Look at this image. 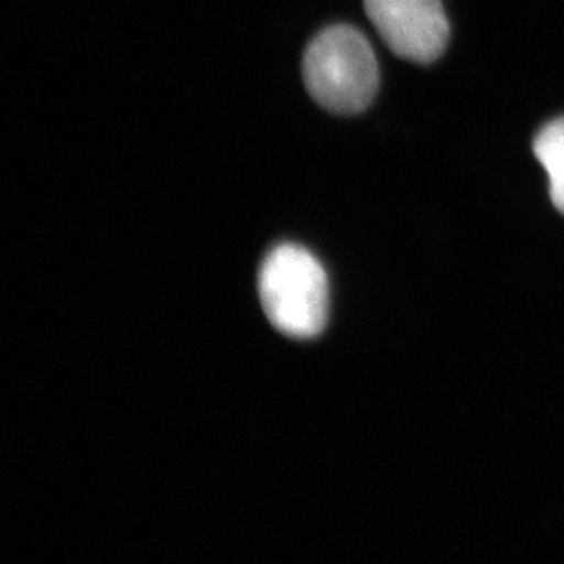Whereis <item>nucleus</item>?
I'll return each instance as SVG.
<instances>
[{"mask_svg": "<svg viewBox=\"0 0 564 564\" xmlns=\"http://www.w3.org/2000/svg\"><path fill=\"white\" fill-rule=\"evenodd\" d=\"M366 15L397 57L430 64L449 43V22L441 0H364Z\"/></svg>", "mask_w": 564, "mask_h": 564, "instance_id": "nucleus-3", "label": "nucleus"}, {"mask_svg": "<svg viewBox=\"0 0 564 564\" xmlns=\"http://www.w3.org/2000/svg\"><path fill=\"white\" fill-rule=\"evenodd\" d=\"M261 307L274 329L294 340H310L329 316V282L324 267L307 249L278 246L258 274Z\"/></svg>", "mask_w": 564, "mask_h": 564, "instance_id": "nucleus-2", "label": "nucleus"}, {"mask_svg": "<svg viewBox=\"0 0 564 564\" xmlns=\"http://www.w3.org/2000/svg\"><path fill=\"white\" fill-rule=\"evenodd\" d=\"M302 74L314 102L338 116L364 112L375 101L380 85L373 46L349 24L325 28L311 41Z\"/></svg>", "mask_w": 564, "mask_h": 564, "instance_id": "nucleus-1", "label": "nucleus"}, {"mask_svg": "<svg viewBox=\"0 0 564 564\" xmlns=\"http://www.w3.org/2000/svg\"><path fill=\"white\" fill-rule=\"evenodd\" d=\"M533 154L550 180V197L564 214V118L555 119L533 139Z\"/></svg>", "mask_w": 564, "mask_h": 564, "instance_id": "nucleus-4", "label": "nucleus"}]
</instances>
